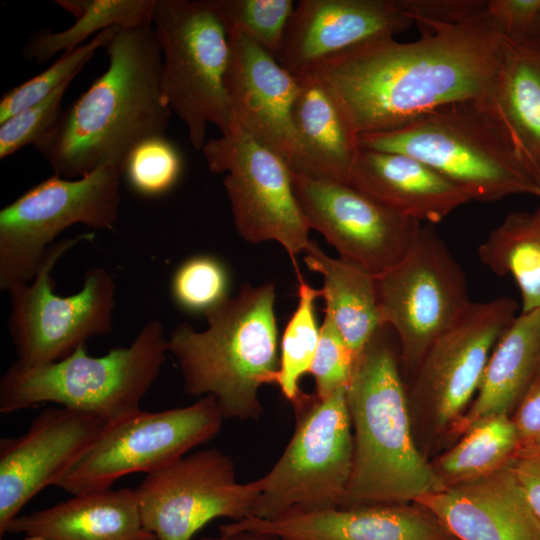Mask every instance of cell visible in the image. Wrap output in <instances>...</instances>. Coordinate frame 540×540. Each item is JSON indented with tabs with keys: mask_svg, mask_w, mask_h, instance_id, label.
Returning a JSON list of instances; mask_svg holds the SVG:
<instances>
[{
	"mask_svg": "<svg viewBox=\"0 0 540 540\" xmlns=\"http://www.w3.org/2000/svg\"><path fill=\"white\" fill-rule=\"evenodd\" d=\"M420 30L416 41L374 40L311 72L334 95L358 136L393 130L442 106L476 99L488 87L501 32L485 9L457 25Z\"/></svg>",
	"mask_w": 540,
	"mask_h": 540,
	"instance_id": "1",
	"label": "cell"
},
{
	"mask_svg": "<svg viewBox=\"0 0 540 540\" xmlns=\"http://www.w3.org/2000/svg\"><path fill=\"white\" fill-rule=\"evenodd\" d=\"M105 48L107 69L35 146L56 175L80 178L103 165L122 171L136 145L168 128L152 24L120 28Z\"/></svg>",
	"mask_w": 540,
	"mask_h": 540,
	"instance_id": "2",
	"label": "cell"
},
{
	"mask_svg": "<svg viewBox=\"0 0 540 540\" xmlns=\"http://www.w3.org/2000/svg\"><path fill=\"white\" fill-rule=\"evenodd\" d=\"M388 330L382 326L356 358L346 388L354 453L341 507L413 503L443 489L416 443Z\"/></svg>",
	"mask_w": 540,
	"mask_h": 540,
	"instance_id": "3",
	"label": "cell"
},
{
	"mask_svg": "<svg viewBox=\"0 0 540 540\" xmlns=\"http://www.w3.org/2000/svg\"><path fill=\"white\" fill-rule=\"evenodd\" d=\"M275 299L274 283H244L236 296L205 313V330L180 323L167 337L184 391L214 397L224 419L262 414L259 388L274 383L279 367Z\"/></svg>",
	"mask_w": 540,
	"mask_h": 540,
	"instance_id": "4",
	"label": "cell"
},
{
	"mask_svg": "<svg viewBox=\"0 0 540 540\" xmlns=\"http://www.w3.org/2000/svg\"><path fill=\"white\" fill-rule=\"evenodd\" d=\"M167 353L163 325L152 320L129 346L103 356H90L82 344L67 357L42 366L16 360L0 379V413L52 403L106 422L116 420L140 409Z\"/></svg>",
	"mask_w": 540,
	"mask_h": 540,
	"instance_id": "5",
	"label": "cell"
},
{
	"mask_svg": "<svg viewBox=\"0 0 540 540\" xmlns=\"http://www.w3.org/2000/svg\"><path fill=\"white\" fill-rule=\"evenodd\" d=\"M359 147L417 158L472 200L540 198V187L475 99L442 106L393 130L360 135Z\"/></svg>",
	"mask_w": 540,
	"mask_h": 540,
	"instance_id": "6",
	"label": "cell"
},
{
	"mask_svg": "<svg viewBox=\"0 0 540 540\" xmlns=\"http://www.w3.org/2000/svg\"><path fill=\"white\" fill-rule=\"evenodd\" d=\"M152 27L162 55L163 96L201 151L208 125L221 134L236 126L226 88L231 48L215 0H156Z\"/></svg>",
	"mask_w": 540,
	"mask_h": 540,
	"instance_id": "7",
	"label": "cell"
},
{
	"mask_svg": "<svg viewBox=\"0 0 540 540\" xmlns=\"http://www.w3.org/2000/svg\"><path fill=\"white\" fill-rule=\"evenodd\" d=\"M346 388L324 399L303 394L294 407L291 440L272 469L256 480L260 493L251 516L271 519L343 506L354 453Z\"/></svg>",
	"mask_w": 540,
	"mask_h": 540,
	"instance_id": "8",
	"label": "cell"
},
{
	"mask_svg": "<svg viewBox=\"0 0 540 540\" xmlns=\"http://www.w3.org/2000/svg\"><path fill=\"white\" fill-rule=\"evenodd\" d=\"M121 169L103 165L75 179L54 174L0 211V289L30 282L55 238L68 227H114L121 202Z\"/></svg>",
	"mask_w": 540,
	"mask_h": 540,
	"instance_id": "9",
	"label": "cell"
},
{
	"mask_svg": "<svg viewBox=\"0 0 540 540\" xmlns=\"http://www.w3.org/2000/svg\"><path fill=\"white\" fill-rule=\"evenodd\" d=\"M94 238L92 231L56 241L33 279L8 292V328L18 362L50 364L70 355L87 339L112 331L116 284L106 269L88 268L82 288L69 296L56 294L52 277L56 263L68 250Z\"/></svg>",
	"mask_w": 540,
	"mask_h": 540,
	"instance_id": "10",
	"label": "cell"
},
{
	"mask_svg": "<svg viewBox=\"0 0 540 540\" xmlns=\"http://www.w3.org/2000/svg\"><path fill=\"white\" fill-rule=\"evenodd\" d=\"M223 416L212 396L158 412L141 409L106 422L56 484L71 495L112 488L123 476L150 474L213 439Z\"/></svg>",
	"mask_w": 540,
	"mask_h": 540,
	"instance_id": "11",
	"label": "cell"
},
{
	"mask_svg": "<svg viewBox=\"0 0 540 540\" xmlns=\"http://www.w3.org/2000/svg\"><path fill=\"white\" fill-rule=\"evenodd\" d=\"M201 151L212 172L225 173L223 185L238 234L251 244L279 243L299 273L296 257L308 248L311 227L285 161L237 123L229 133L207 140Z\"/></svg>",
	"mask_w": 540,
	"mask_h": 540,
	"instance_id": "12",
	"label": "cell"
},
{
	"mask_svg": "<svg viewBox=\"0 0 540 540\" xmlns=\"http://www.w3.org/2000/svg\"><path fill=\"white\" fill-rule=\"evenodd\" d=\"M375 286L382 326L395 332L412 370L471 302L464 270L428 226L399 263L375 276Z\"/></svg>",
	"mask_w": 540,
	"mask_h": 540,
	"instance_id": "13",
	"label": "cell"
},
{
	"mask_svg": "<svg viewBox=\"0 0 540 540\" xmlns=\"http://www.w3.org/2000/svg\"><path fill=\"white\" fill-rule=\"evenodd\" d=\"M509 297L470 302L427 349L408 392L416 413L435 435L448 439L471 405L498 340L515 319Z\"/></svg>",
	"mask_w": 540,
	"mask_h": 540,
	"instance_id": "14",
	"label": "cell"
},
{
	"mask_svg": "<svg viewBox=\"0 0 540 540\" xmlns=\"http://www.w3.org/2000/svg\"><path fill=\"white\" fill-rule=\"evenodd\" d=\"M134 489L143 524L157 540H191L216 518L249 517L260 493L256 480L237 482L232 460L217 449L186 455Z\"/></svg>",
	"mask_w": 540,
	"mask_h": 540,
	"instance_id": "15",
	"label": "cell"
},
{
	"mask_svg": "<svg viewBox=\"0 0 540 540\" xmlns=\"http://www.w3.org/2000/svg\"><path fill=\"white\" fill-rule=\"evenodd\" d=\"M292 181L311 229L374 276L402 260L422 227L347 183L295 173Z\"/></svg>",
	"mask_w": 540,
	"mask_h": 540,
	"instance_id": "16",
	"label": "cell"
},
{
	"mask_svg": "<svg viewBox=\"0 0 540 540\" xmlns=\"http://www.w3.org/2000/svg\"><path fill=\"white\" fill-rule=\"evenodd\" d=\"M227 35L226 88L237 125L282 158L292 173L317 178L293 119L298 77L246 33Z\"/></svg>",
	"mask_w": 540,
	"mask_h": 540,
	"instance_id": "17",
	"label": "cell"
},
{
	"mask_svg": "<svg viewBox=\"0 0 540 540\" xmlns=\"http://www.w3.org/2000/svg\"><path fill=\"white\" fill-rule=\"evenodd\" d=\"M106 421L60 406L44 409L25 433L0 440V540L22 508L56 484L98 436Z\"/></svg>",
	"mask_w": 540,
	"mask_h": 540,
	"instance_id": "18",
	"label": "cell"
},
{
	"mask_svg": "<svg viewBox=\"0 0 540 540\" xmlns=\"http://www.w3.org/2000/svg\"><path fill=\"white\" fill-rule=\"evenodd\" d=\"M413 24L396 0H301L290 17L277 61L301 76Z\"/></svg>",
	"mask_w": 540,
	"mask_h": 540,
	"instance_id": "19",
	"label": "cell"
},
{
	"mask_svg": "<svg viewBox=\"0 0 540 540\" xmlns=\"http://www.w3.org/2000/svg\"><path fill=\"white\" fill-rule=\"evenodd\" d=\"M236 532L280 540H456L415 502L334 507L271 519L249 516L219 527V534Z\"/></svg>",
	"mask_w": 540,
	"mask_h": 540,
	"instance_id": "20",
	"label": "cell"
},
{
	"mask_svg": "<svg viewBox=\"0 0 540 540\" xmlns=\"http://www.w3.org/2000/svg\"><path fill=\"white\" fill-rule=\"evenodd\" d=\"M456 540H540V520L512 464L481 479L419 497Z\"/></svg>",
	"mask_w": 540,
	"mask_h": 540,
	"instance_id": "21",
	"label": "cell"
},
{
	"mask_svg": "<svg viewBox=\"0 0 540 540\" xmlns=\"http://www.w3.org/2000/svg\"><path fill=\"white\" fill-rule=\"evenodd\" d=\"M475 100L540 187V39L501 33L496 70Z\"/></svg>",
	"mask_w": 540,
	"mask_h": 540,
	"instance_id": "22",
	"label": "cell"
},
{
	"mask_svg": "<svg viewBox=\"0 0 540 540\" xmlns=\"http://www.w3.org/2000/svg\"><path fill=\"white\" fill-rule=\"evenodd\" d=\"M347 184L420 223H439L472 201L461 187L417 158L361 147Z\"/></svg>",
	"mask_w": 540,
	"mask_h": 540,
	"instance_id": "23",
	"label": "cell"
},
{
	"mask_svg": "<svg viewBox=\"0 0 540 540\" xmlns=\"http://www.w3.org/2000/svg\"><path fill=\"white\" fill-rule=\"evenodd\" d=\"M7 533L23 540H157L143 524L133 488L104 489L17 516Z\"/></svg>",
	"mask_w": 540,
	"mask_h": 540,
	"instance_id": "24",
	"label": "cell"
},
{
	"mask_svg": "<svg viewBox=\"0 0 540 540\" xmlns=\"http://www.w3.org/2000/svg\"><path fill=\"white\" fill-rule=\"evenodd\" d=\"M540 371V309L515 317L493 348L477 393L448 440L492 415L514 412Z\"/></svg>",
	"mask_w": 540,
	"mask_h": 540,
	"instance_id": "25",
	"label": "cell"
},
{
	"mask_svg": "<svg viewBox=\"0 0 540 540\" xmlns=\"http://www.w3.org/2000/svg\"><path fill=\"white\" fill-rule=\"evenodd\" d=\"M293 119L317 178L347 183L359 136L331 91L313 73L297 76Z\"/></svg>",
	"mask_w": 540,
	"mask_h": 540,
	"instance_id": "26",
	"label": "cell"
},
{
	"mask_svg": "<svg viewBox=\"0 0 540 540\" xmlns=\"http://www.w3.org/2000/svg\"><path fill=\"white\" fill-rule=\"evenodd\" d=\"M303 260L309 270L321 275L324 314L332 320L356 359L382 327L375 276L351 261L327 255L314 240Z\"/></svg>",
	"mask_w": 540,
	"mask_h": 540,
	"instance_id": "27",
	"label": "cell"
},
{
	"mask_svg": "<svg viewBox=\"0 0 540 540\" xmlns=\"http://www.w3.org/2000/svg\"><path fill=\"white\" fill-rule=\"evenodd\" d=\"M517 456L511 417L500 414L476 422L430 465L442 487L447 488L496 473L510 466Z\"/></svg>",
	"mask_w": 540,
	"mask_h": 540,
	"instance_id": "28",
	"label": "cell"
},
{
	"mask_svg": "<svg viewBox=\"0 0 540 540\" xmlns=\"http://www.w3.org/2000/svg\"><path fill=\"white\" fill-rule=\"evenodd\" d=\"M60 7L75 17L74 23L59 32L43 29L23 47L26 61L37 64L58 53L71 51L92 35L111 28H131L152 24L156 0H58Z\"/></svg>",
	"mask_w": 540,
	"mask_h": 540,
	"instance_id": "29",
	"label": "cell"
},
{
	"mask_svg": "<svg viewBox=\"0 0 540 540\" xmlns=\"http://www.w3.org/2000/svg\"><path fill=\"white\" fill-rule=\"evenodd\" d=\"M478 258L498 276L511 275L521 293L522 312L540 309V214L513 212L479 245Z\"/></svg>",
	"mask_w": 540,
	"mask_h": 540,
	"instance_id": "30",
	"label": "cell"
},
{
	"mask_svg": "<svg viewBox=\"0 0 540 540\" xmlns=\"http://www.w3.org/2000/svg\"><path fill=\"white\" fill-rule=\"evenodd\" d=\"M297 279L298 303L281 338L279 367L274 380L294 407L303 396L299 381L309 373L319 342L320 327L315 316V300L321 297L320 289L306 283L300 272Z\"/></svg>",
	"mask_w": 540,
	"mask_h": 540,
	"instance_id": "31",
	"label": "cell"
},
{
	"mask_svg": "<svg viewBox=\"0 0 540 540\" xmlns=\"http://www.w3.org/2000/svg\"><path fill=\"white\" fill-rule=\"evenodd\" d=\"M119 29L111 27L100 32L85 44L63 53L41 73L7 91L0 99V123L45 99L61 85L72 82L96 51L105 48Z\"/></svg>",
	"mask_w": 540,
	"mask_h": 540,
	"instance_id": "32",
	"label": "cell"
},
{
	"mask_svg": "<svg viewBox=\"0 0 540 540\" xmlns=\"http://www.w3.org/2000/svg\"><path fill=\"white\" fill-rule=\"evenodd\" d=\"M183 157L165 135L149 137L128 155L122 177L136 194L154 198L168 193L180 180Z\"/></svg>",
	"mask_w": 540,
	"mask_h": 540,
	"instance_id": "33",
	"label": "cell"
},
{
	"mask_svg": "<svg viewBox=\"0 0 540 540\" xmlns=\"http://www.w3.org/2000/svg\"><path fill=\"white\" fill-rule=\"evenodd\" d=\"M226 29L246 33L276 59L294 11L292 0H215Z\"/></svg>",
	"mask_w": 540,
	"mask_h": 540,
	"instance_id": "34",
	"label": "cell"
},
{
	"mask_svg": "<svg viewBox=\"0 0 540 540\" xmlns=\"http://www.w3.org/2000/svg\"><path fill=\"white\" fill-rule=\"evenodd\" d=\"M230 277L218 258L199 254L179 264L170 290L175 304L191 313L205 314L229 297Z\"/></svg>",
	"mask_w": 540,
	"mask_h": 540,
	"instance_id": "35",
	"label": "cell"
},
{
	"mask_svg": "<svg viewBox=\"0 0 540 540\" xmlns=\"http://www.w3.org/2000/svg\"><path fill=\"white\" fill-rule=\"evenodd\" d=\"M70 84L61 85L45 99L0 123L1 159L27 145L35 147L54 128L63 112V97Z\"/></svg>",
	"mask_w": 540,
	"mask_h": 540,
	"instance_id": "36",
	"label": "cell"
},
{
	"mask_svg": "<svg viewBox=\"0 0 540 540\" xmlns=\"http://www.w3.org/2000/svg\"><path fill=\"white\" fill-rule=\"evenodd\" d=\"M355 360L332 320L324 314L317 350L309 370L315 380V395L324 399L347 386Z\"/></svg>",
	"mask_w": 540,
	"mask_h": 540,
	"instance_id": "37",
	"label": "cell"
},
{
	"mask_svg": "<svg viewBox=\"0 0 540 540\" xmlns=\"http://www.w3.org/2000/svg\"><path fill=\"white\" fill-rule=\"evenodd\" d=\"M396 2L419 27L457 25L481 14L486 5L485 0H396Z\"/></svg>",
	"mask_w": 540,
	"mask_h": 540,
	"instance_id": "38",
	"label": "cell"
},
{
	"mask_svg": "<svg viewBox=\"0 0 540 540\" xmlns=\"http://www.w3.org/2000/svg\"><path fill=\"white\" fill-rule=\"evenodd\" d=\"M485 11L503 35L533 36L540 17V0H487Z\"/></svg>",
	"mask_w": 540,
	"mask_h": 540,
	"instance_id": "39",
	"label": "cell"
},
{
	"mask_svg": "<svg viewBox=\"0 0 540 540\" xmlns=\"http://www.w3.org/2000/svg\"><path fill=\"white\" fill-rule=\"evenodd\" d=\"M518 443L517 459L540 453V371L511 414Z\"/></svg>",
	"mask_w": 540,
	"mask_h": 540,
	"instance_id": "40",
	"label": "cell"
},
{
	"mask_svg": "<svg viewBox=\"0 0 540 540\" xmlns=\"http://www.w3.org/2000/svg\"><path fill=\"white\" fill-rule=\"evenodd\" d=\"M526 497L540 520V453L524 456L512 463Z\"/></svg>",
	"mask_w": 540,
	"mask_h": 540,
	"instance_id": "41",
	"label": "cell"
},
{
	"mask_svg": "<svg viewBox=\"0 0 540 540\" xmlns=\"http://www.w3.org/2000/svg\"><path fill=\"white\" fill-rule=\"evenodd\" d=\"M201 540H280L273 536L255 534L249 532H236L231 534H219L217 537H206Z\"/></svg>",
	"mask_w": 540,
	"mask_h": 540,
	"instance_id": "42",
	"label": "cell"
},
{
	"mask_svg": "<svg viewBox=\"0 0 540 540\" xmlns=\"http://www.w3.org/2000/svg\"><path fill=\"white\" fill-rule=\"evenodd\" d=\"M534 35L540 39V17L538 19Z\"/></svg>",
	"mask_w": 540,
	"mask_h": 540,
	"instance_id": "43",
	"label": "cell"
},
{
	"mask_svg": "<svg viewBox=\"0 0 540 540\" xmlns=\"http://www.w3.org/2000/svg\"><path fill=\"white\" fill-rule=\"evenodd\" d=\"M536 211L540 214V204H539L538 208L536 209Z\"/></svg>",
	"mask_w": 540,
	"mask_h": 540,
	"instance_id": "44",
	"label": "cell"
}]
</instances>
